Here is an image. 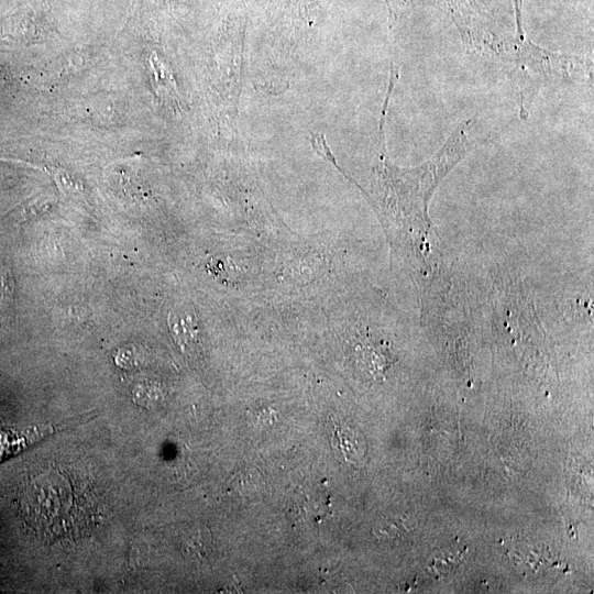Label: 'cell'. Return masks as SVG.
Masks as SVG:
<instances>
[{
	"label": "cell",
	"mask_w": 594,
	"mask_h": 594,
	"mask_svg": "<svg viewBox=\"0 0 594 594\" xmlns=\"http://www.w3.org/2000/svg\"><path fill=\"white\" fill-rule=\"evenodd\" d=\"M14 296V279L10 270L0 266V309L8 307Z\"/></svg>",
	"instance_id": "obj_10"
},
{
	"label": "cell",
	"mask_w": 594,
	"mask_h": 594,
	"mask_svg": "<svg viewBox=\"0 0 594 594\" xmlns=\"http://www.w3.org/2000/svg\"><path fill=\"white\" fill-rule=\"evenodd\" d=\"M512 55L515 66L509 78L518 94L522 120L529 117L531 103L541 88L592 75L590 58L551 52L526 38L515 37Z\"/></svg>",
	"instance_id": "obj_2"
},
{
	"label": "cell",
	"mask_w": 594,
	"mask_h": 594,
	"mask_svg": "<svg viewBox=\"0 0 594 594\" xmlns=\"http://www.w3.org/2000/svg\"><path fill=\"white\" fill-rule=\"evenodd\" d=\"M51 206V200L46 196L38 195L35 198H32L28 201H25L20 208H18L15 211L20 212L22 216H29L30 213H41L42 211L46 210Z\"/></svg>",
	"instance_id": "obj_11"
},
{
	"label": "cell",
	"mask_w": 594,
	"mask_h": 594,
	"mask_svg": "<svg viewBox=\"0 0 594 594\" xmlns=\"http://www.w3.org/2000/svg\"><path fill=\"white\" fill-rule=\"evenodd\" d=\"M562 2H574V1H580V0H560Z\"/></svg>",
	"instance_id": "obj_14"
},
{
	"label": "cell",
	"mask_w": 594,
	"mask_h": 594,
	"mask_svg": "<svg viewBox=\"0 0 594 594\" xmlns=\"http://www.w3.org/2000/svg\"><path fill=\"white\" fill-rule=\"evenodd\" d=\"M468 548L450 547L440 549L433 553L429 563V569L438 576H448L453 573L462 562Z\"/></svg>",
	"instance_id": "obj_6"
},
{
	"label": "cell",
	"mask_w": 594,
	"mask_h": 594,
	"mask_svg": "<svg viewBox=\"0 0 594 594\" xmlns=\"http://www.w3.org/2000/svg\"><path fill=\"white\" fill-rule=\"evenodd\" d=\"M396 84L389 78L378 130V164L373 170L372 190L376 196L369 197L373 207L394 223L400 243L411 266L420 275L431 271L433 250L438 237L429 217L431 197L450 170L466 155L469 131L474 120H463L443 145L426 162L411 168H400L391 164L385 143V119L389 97Z\"/></svg>",
	"instance_id": "obj_1"
},
{
	"label": "cell",
	"mask_w": 594,
	"mask_h": 594,
	"mask_svg": "<svg viewBox=\"0 0 594 594\" xmlns=\"http://www.w3.org/2000/svg\"><path fill=\"white\" fill-rule=\"evenodd\" d=\"M167 324L175 342L183 351L191 350L199 341V323L190 308L177 307L167 316Z\"/></svg>",
	"instance_id": "obj_4"
},
{
	"label": "cell",
	"mask_w": 594,
	"mask_h": 594,
	"mask_svg": "<svg viewBox=\"0 0 594 594\" xmlns=\"http://www.w3.org/2000/svg\"><path fill=\"white\" fill-rule=\"evenodd\" d=\"M411 525L408 524V519L405 517L386 518L381 521L374 529L377 538L395 539L411 529Z\"/></svg>",
	"instance_id": "obj_8"
},
{
	"label": "cell",
	"mask_w": 594,
	"mask_h": 594,
	"mask_svg": "<svg viewBox=\"0 0 594 594\" xmlns=\"http://www.w3.org/2000/svg\"><path fill=\"white\" fill-rule=\"evenodd\" d=\"M440 6L459 30L468 52L488 57L512 52L513 42L503 38L495 19L481 0H442Z\"/></svg>",
	"instance_id": "obj_3"
},
{
	"label": "cell",
	"mask_w": 594,
	"mask_h": 594,
	"mask_svg": "<svg viewBox=\"0 0 594 594\" xmlns=\"http://www.w3.org/2000/svg\"><path fill=\"white\" fill-rule=\"evenodd\" d=\"M278 6L284 7L287 10L297 11L300 15L302 10L306 12L314 7V3L321 4V2L329 3L331 0H277ZM308 14V12H307Z\"/></svg>",
	"instance_id": "obj_12"
},
{
	"label": "cell",
	"mask_w": 594,
	"mask_h": 594,
	"mask_svg": "<svg viewBox=\"0 0 594 594\" xmlns=\"http://www.w3.org/2000/svg\"><path fill=\"white\" fill-rule=\"evenodd\" d=\"M510 553L518 569L527 574L536 575L542 569L553 566L556 563L548 548L542 546L519 543Z\"/></svg>",
	"instance_id": "obj_5"
},
{
	"label": "cell",
	"mask_w": 594,
	"mask_h": 594,
	"mask_svg": "<svg viewBox=\"0 0 594 594\" xmlns=\"http://www.w3.org/2000/svg\"><path fill=\"white\" fill-rule=\"evenodd\" d=\"M389 11V24H395L399 19L405 16L411 9L422 1H432L441 3L442 0H385Z\"/></svg>",
	"instance_id": "obj_9"
},
{
	"label": "cell",
	"mask_w": 594,
	"mask_h": 594,
	"mask_svg": "<svg viewBox=\"0 0 594 594\" xmlns=\"http://www.w3.org/2000/svg\"><path fill=\"white\" fill-rule=\"evenodd\" d=\"M512 2L514 7V15H515V23H516V38L524 40L525 38V31H524V24H522L524 0H512Z\"/></svg>",
	"instance_id": "obj_13"
},
{
	"label": "cell",
	"mask_w": 594,
	"mask_h": 594,
	"mask_svg": "<svg viewBox=\"0 0 594 594\" xmlns=\"http://www.w3.org/2000/svg\"><path fill=\"white\" fill-rule=\"evenodd\" d=\"M150 65L152 69V75L154 78L155 91L164 96H172L175 92V85L173 78L167 73V68L164 63H162L157 55L154 53L150 58Z\"/></svg>",
	"instance_id": "obj_7"
}]
</instances>
